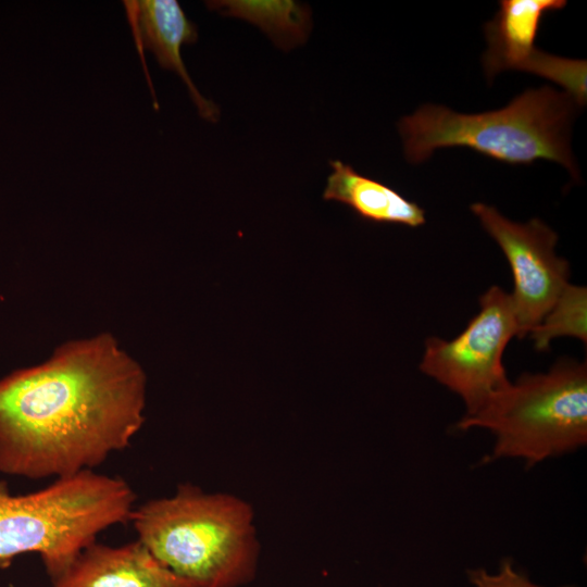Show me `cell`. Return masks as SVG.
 I'll return each instance as SVG.
<instances>
[{"label":"cell","mask_w":587,"mask_h":587,"mask_svg":"<svg viewBox=\"0 0 587 587\" xmlns=\"http://www.w3.org/2000/svg\"><path fill=\"white\" fill-rule=\"evenodd\" d=\"M146 384L109 334L12 372L0 379V472L55 479L93 471L142 427Z\"/></svg>","instance_id":"obj_1"},{"label":"cell","mask_w":587,"mask_h":587,"mask_svg":"<svg viewBox=\"0 0 587 587\" xmlns=\"http://www.w3.org/2000/svg\"><path fill=\"white\" fill-rule=\"evenodd\" d=\"M129 522L164 566L195 587H239L255 575L260 544L247 501L186 483L135 505Z\"/></svg>","instance_id":"obj_2"},{"label":"cell","mask_w":587,"mask_h":587,"mask_svg":"<svg viewBox=\"0 0 587 587\" xmlns=\"http://www.w3.org/2000/svg\"><path fill=\"white\" fill-rule=\"evenodd\" d=\"M577 107L565 91L544 86L524 91L505 108L478 114L425 104L400 120L399 132L411 163L427 160L438 148L466 147L512 165L553 161L578 178L570 147Z\"/></svg>","instance_id":"obj_3"},{"label":"cell","mask_w":587,"mask_h":587,"mask_svg":"<svg viewBox=\"0 0 587 587\" xmlns=\"http://www.w3.org/2000/svg\"><path fill=\"white\" fill-rule=\"evenodd\" d=\"M136 494L118 476L84 471L39 490L11 495L0 480V569L39 554L51 582L103 530L129 522Z\"/></svg>","instance_id":"obj_4"},{"label":"cell","mask_w":587,"mask_h":587,"mask_svg":"<svg viewBox=\"0 0 587 587\" xmlns=\"http://www.w3.org/2000/svg\"><path fill=\"white\" fill-rule=\"evenodd\" d=\"M495 436L489 459H519L530 467L587 442V365L563 359L547 373H524L457 424Z\"/></svg>","instance_id":"obj_5"},{"label":"cell","mask_w":587,"mask_h":587,"mask_svg":"<svg viewBox=\"0 0 587 587\" xmlns=\"http://www.w3.org/2000/svg\"><path fill=\"white\" fill-rule=\"evenodd\" d=\"M480 310L450 341L426 339L420 370L459 395L466 413L480 409L509 383L502 362L504 349L520 336L510 294L491 286L479 298Z\"/></svg>","instance_id":"obj_6"},{"label":"cell","mask_w":587,"mask_h":587,"mask_svg":"<svg viewBox=\"0 0 587 587\" xmlns=\"http://www.w3.org/2000/svg\"><path fill=\"white\" fill-rule=\"evenodd\" d=\"M484 229L504 253L513 275L510 294L523 338L542 320L569 284V263L555 254L557 233L538 218L512 222L496 208L471 205Z\"/></svg>","instance_id":"obj_7"},{"label":"cell","mask_w":587,"mask_h":587,"mask_svg":"<svg viewBox=\"0 0 587 587\" xmlns=\"http://www.w3.org/2000/svg\"><path fill=\"white\" fill-rule=\"evenodd\" d=\"M495 17L484 26L486 76L502 71L528 72L561 85L578 105L586 103V61L541 52L535 47L544 15L566 5L565 0H501Z\"/></svg>","instance_id":"obj_8"},{"label":"cell","mask_w":587,"mask_h":587,"mask_svg":"<svg viewBox=\"0 0 587 587\" xmlns=\"http://www.w3.org/2000/svg\"><path fill=\"white\" fill-rule=\"evenodd\" d=\"M123 3L140 55L148 50L154 54L160 66L179 75L200 116L216 122L220 115L217 105L200 93L180 54L183 45L197 41L196 24L188 20L175 0H133Z\"/></svg>","instance_id":"obj_9"},{"label":"cell","mask_w":587,"mask_h":587,"mask_svg":"<svg viewBox=\"0 0 587 587\" xmlns=\"http://www.w3.org/2000/svg\"><path fill=\"white\" fill-rule=\"evenodd\" d=\"M53 587H195L164 566L139 541L86 547Z\"/></svg>","instance_id":"obj_10"},{"label":"cell","mask_w":587,"mask_h":587,"mask_svg":"<svg viewBox=\"0 0 587 587\" xmlns=\"http://www.w3.org/2000/svg\"><path fill=\"white\" fill-rule=\"evenodd\" d=\"M332 173L323 199L351 208L362 218L380 224L417 227L425 223V212L394 188L358 173L339 160L329 162Z\"/></svg>","instance_id":"obj_11"},{"label":"cell","mask_w":587,"mask_h":587,"mask_svg":"<svg viewBox=\"0 0 587 587\" xmlns=\"http://www.w3.org/2000/svg\"><path fill=\"white\" fill-rule=\"evenodd\" d=\"M207 7L258 26L284 50L302 45L311 30L309 8L296 1L221 0L208 1Z\"/></svg>","instance_id":"obj_12"},{"label":"cell","mask_w":587,"mask_h":587,"mask_svg":"<svg viewBox=\"0 0 587 587\" xmlns=\"http://www.w3.org/2000/svg\"><path fill=\"white\" fill-rule=\"evenodd\" d=\"M537 351H546L557 337L587 344V290L567 284L542 320L528 333Z\"/></svg>","instance_id":"obj_13"},{"label":"cell","mask_w":587,"mask_h":587,"mask_svg":"<svg viewBox=\"0 0 587 587\" xmlns=\"http://www.w3.org/2000/svg\"><path fill=\"white\" fill-rule=\"evenodd\" d=\"M469 580L475 587H542L534 584L526 576L516 572L512 563L508 560H504L501 563L497 574H490L483 569L469 571Z\"/></svg>","instance_id":"obj_14"}]
</instances>
